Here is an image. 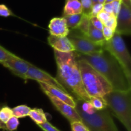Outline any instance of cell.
<instances>
[{"label": "cell", "instance_id": "1", "mask_svg": "<svg viewBox=\"0 0 131 131\" xmlns=\"http://www.w3.org/2000/svg\"><path fill=\"white\" fill-rule=\"evenodd\" d=\"M54 53L57 66L56 79L75 99L88 102L90 97L83 85L76 52L65 53L54 51Z\"/></svg>", "mask_w": 131, "mask_h": 131}, {"label": "cell", "instance_id": "2", "mask_svg": "<svg viewBox=\"0 0 131 131\" xmlns=\"http://www.w3.org/2000/svg\"><path fill=\"white\" fill-rule=\"evenodd\" d=\"M77 56L86 61L99 73L115 91H127L131 90V83L117 60L108 52L104 50L100 53L84 55L77 53Z\"/></svg>", "mask_w": 131, "mask_h": 131}, {"label": "cell", "instance_id": "3", "mask_svg": "<svg viewBox=\"0 0 131 131\" xmlns=\"http://www.w3.org/2000/svg\"><path fill=\"white\" fill-rule=\"evenodd\" d=\"M77 62L84 90L90 97L103 98L113 90L107 81L86 61L77 56Z\"/></svg>", "mask_w": 131, "mask_h": 131}, {"label": "cell", "instance_id": "4", "mask_svg": "<svg viewBox=\"0 0 131 131\" xmlns=\"http://www.w3.org/2000/svg\"><path fill=\"white\" fill-rule=\"evenodd\" d=\"M102 99L110 111L123 124L127 130L131 131V90H112Z\"/></svg>", "mask_w": 131, "mask_h": 131}, {"label": "cell", "instance_id": "5", "mask_svg": "<svg viewBox=\"0 0 131 131\" xmlns=\"http://www.w3.org/2000/svg\"><path fill=\"white\" fill-rule=\"evenodd\" d=\"M75 109L90 131H119L107 107L101 110L93 109L88 113L77 107Z\"/></svg>", "mask_w": 131, "mask_h": 131}, {"label": "cell", "instance_id": "6", "mask_svg": "<svg viewBox=\"0 0 131 131\" xmlns=\"http://www.w3.org/2000/svg\"><path fill=\"white\" fill-rule=\"evenodd\" d=\"M103 48L117 60L131 83V56L121 35L115 33L110 40L104 43Z\"/></svg>", "mask_w": 131, "mask_h": 131}, {"label": "cell", "instance_id": "7", "mask_svg": "<svg viewBox=\"0 0 131 131\" xmlns=\"http://www.w3.org/2000/svg\"><path fill=\"white\" fill-rule=\"evenodd\" d=\"M67 38L73 45L77 53L93 55L104 51L103 46L92 42L86 35H84L78 29H70Z\"/></svg>", "mask_w": 131, "mask_h": 131}, {"label": "cell", "instance_id": "8", "mask_svg": "<svg viewBox=\"0 0 131 131\" xmlns=\"http://www.w3.org/2000/svg\"><path fill=\"white\" fill-rule=\"evenodd\" d=\"M28 79H32V80L36 81L38 83L40 82V83H44L47 85L56 87L68 93L65 88L60 84V82L56 79V78H54L46 71L35 66L31 63H30L26 74V81Z\"/></svg>", "mask_w": 131, "mask_h": 131}, {"label": "cell", "instance_id": "9", "mask_svg": "<svg viewBox=\"0 0 131 131\" xmlns=\"http://www.w3.org/2000/svg\"><path fill=\"white\" fill-rule=\"evenodd\" d=\"M115 33L120 35L129 36L131 34V9L122 3L120 10L116 17Z\"/></svg>", "mask_w": 131, "mask_h": 131}, {"label": "cell", "instance_id": "10", "mask_svg": "<svg viewBox=\"0 0 131 131\" xmlns=\"http://www.w3.org/2000/svg\"><path fill=\"white\" fill-rule=\"evenodd\" d=\"M1 65L8 69L14 75L26 81V74L30 65V63L28 61L15 55Z\"/></svg>", "mask_w": 131, "mask_h": 131}, {"label": "cell", "instance_id": "11", "mask_svg": "<svg viewBox=\"0 0 131 131\" xmlns=\"http://www.w3.org/2000/svg\"><path fill=\"white\" fill-rule=\"evenodd\" d=\"M38 84H39L41 90L43 91V92L46 95H51L52 97H55L57 99L60 100V101L66 103L67 104L70 106L71 107L75 108V99L72 96L70 95L69 93L64 92V91L60 89V88L52 86L47 85V84H44V83L38 82Z\"/></svg>", "mask_w": 131, "mask_h": 131}, {"label": "cell", "instance_id": "12", "mask_svg": "<svg viewBox=\"0 0 131 131\" xmlns=\"http://www.w3.org/2000/svg\"><path fill=\"white\" fill-rule=\"evenodd\" d=\"M55 108L64 116L66 118L70 123L76 121H81V118L74 107H71L65 102L57 99L55 97L51 95H47Z\"/></svg>", "mask_w": 131, "mask_h": 131}, {"label": "cell", "instance_id": "13", "mask_svg": "<svg viewBox=\"0 0 131 131\" xmlns=\"http://www.w3.org/2000/svg\"><path fill=\"white\" fill-rule=\"evenodd\" d=\"M47 42L54 49V51L65 53L75 51L74 46L67 37L49 35L47 38Z\"/></svg>", "mask_w": 131, "mask_h": 131}, {"label": "cell", "instance_id": "14", "mask_svg": "<svg viewBox=\"0 0 131 131\" xmlns=\"http://www.w3.org/2000/svg\"><path fill=\"white\" fill-rule=\"evenodd\" d=\"M50 35L56 37H67L70 29L67 27L65 19L61 17H54L48 25Z\"/></svg>", "mask_w": 131, "mask_h": 131}, {"label": "cell", "instance_id": "15", "mask_svg": "<svg viewBox=\"0 0 131 131\" xmlns=\"http://www.w3.org/2000/svg\"><path fill=\"white\" fill-rule=\"evenodd\" d=\"M83 13V8L79 0H66L63 15H70Z\"/></svg>", "mask_w": 131, "mask_h": 131}, {"label": "cell", "instance_id": "16", "mask_svg": "<svg viewBox=\"0 0 131 131\" xmlns=\"http://www.w3.org/2000/svg\"><path fill=\"white\" fill-rule=\"evenodd\" d=\"M87 37L92 42L97 43V44L100 45V46H103L104 43L106 42L102 31L99 30L98 29L95 28L92 24L91 22L90 23V27L89 29H88V34H87Z\"/></svg>", "mask_w": 131, "mask_h": 131}, {"label": "cell", "instance_id": "17", "mask_svg": "<svg viewBox=\"0 0 131 131\" xmlns=\"http://www.w3.org/2000/svg\"><path fill=\"white\" fill-rule=\"evenodd\" d=\"M28 116L37 124V125L46 122L47 116L42 109L34 108L31 109L29 111Z\"/></svg>", "mask_w": 131, "mask_h": 131}, {"label": "cell", "instance_id": "18", "mask_svg": "<svg viewBox=\"0 0 131 131\" xmlns=\"http://www.w3.org/2000/svg\"><path fill=\"white\" fill-rule=\"evenodd\" d=\"M63 17L65 19L67 27L69 29H75L80 23L83 17V13L79 14H74L70 15H63Z\"/></svg>", "mask_w": 131, "mask_h": 131}, {"label": "cell", "instance_id": "19", "mask_svg": "<svg viewBox=\"0 0 131 131\" xmlns=\"http://www.w3.org/2000/svg\"><path fill=\"white\" fill-rule=\"evenodd\" d=\"M13 112V116L17 118H22L28 116L29 111L31 108L26 105H19L12 109Z\"/></svg>", "mask_w": 131, "mask_h": 131}, {"label": "cell", "instance_id": "20", "mask_svg": "<svg viewBox=\"0 0 131 131\" xmlns=\"http://www.w3.org/2000/svg\"><path fill=\"white\" fill-rule=\"evenodd\" d=\"M90 17L83 14V17H82L81 20L76 29H78L81 33L87 36L90 27Z\"/></svg>", "mask_w": 131, "mask_h": 131}, {"label": "cell", "instance_id": "21", "mask_svg": "<svg viewBox=\"0 0 131 131\" xmlns=\"http://www.w3.org/2000/svg\"><path fill=\"white\" fill-rule=\"evenodd\" d=\"M88 102H90L93 109L96 110H101L107 107L106 102L102 98L97 97H90Z\"/></svg>", "mask_w": 131, "mask_h": 131}, {"label": "cell", "instance_id": "22", "mask_svg": "<svg viewBox=\"0 0 131 131\" xmlns=\"http://www.w3.org/2000/svg\"><path fill=\"white\" fill-rule=\"evenodd\" d=\"M12 116V110L8 106H4L0 109V122L3 124H6Z\"/></svg>", "mask_w": 131, "mask_h": 131}, {"label": "cell", "instance_id": "23", "mask_svg": "<svg viewBox=\"0 0 131 131\" xmlns=\"http://www.w3.org/2000/svg\"><path fill=\"white\" fill-rule=\"evenodd\" d=\"M20 124L19 118L13 116L5 124L6 131H15Z\"/></svg>", "mask_w": 131, "mask_h": 131}, {"label": "cell", "instance_id": "24", "mask_svg": "<svg viewBox=\"0 0 131 131\" xmlns=\"http://www.w3.org/2000/svg\"><path fill=\"white\" fill-rule=\"evenodd\" d=\"M14 53L9 51L8 50L6 49L5 47L0 45V64L5 62V61L8 60V59L11 58L12 57L15 56Z\"/></svg>", "mask_w": 131, "mask_h": 131}, {"label": "cell", "instance_id": "25", "mask_svg": "<svg viewBox=\"0 0 131 131\" xmlns=\"http://www.w3.org/2000/svg\"><path fill=\"white\" fill-rule=\"evenodd\" d=\"M80 1L83 8V14L90 17L91 9L93 5L92 0H80Z\"/></svg>", "mask_w": 131, "mask_h": 131}, {"label": "cell", "instance_id": "26", "mask_svg": "<svg viewBox=\"0 0 131 131\" xmlns=\"http://www.w3.org/2000/svg\"><path fill=\"white\" fill-rule=\"evenodd\" d=\"M72 131H90L86 126L81 121L70 123Z\"/></svg>", "mask_w": 131, "mask_h": 131}, {"label": "cell", "instance_id": "27", "mask_svg": "<svg viewBox=\"0 0 131 131\" xmlns=\"http://www.w3.org/2000/svg\"><path fill=\"white\" fill-rule=\"evenodd\" d=\"M102 31L104 36V38L106 42L110 40L113 37L114 35H115V30H113V29L108 28V27L107 26H104Z\"/></svg>", "mask_w": 131, "mask_h": 131}, {"label": "cell", "instance_id": "28", "mask_svg": "<svg viewBox=\"0 0 131 131\" xmlns=\"http://www.w3.org/2000/svg\"><path fill=\"white\" fill-rule=\"evenodd\" d=\"M15 15L8 6L4 4H0V16L3 17H8Z\"/></svg>", "mask_w": 131, "mask_h": 131}, {"label": "cell", "instance_id": "29", "mask_svg": "<svg viewBox=\"0 0 131 131\" xmlns=\"http://www.w3.org/2000/svg\"><path fill=\"white\" fill-rule=\"evenodd\" d=\"M103 6L104 4L99 3L93 4L91 9L90 17H97V15L103 10Z\"/></svg>", "mask_w": 131, "mask_h": 131}, {"label": "cell", "instance_id": "30", "mask_svg": "<svg viewBox=\"0 0 131 131\" xmlns=\"http://www.w3.org/2000/svg\"><path fill=\"white\" fill-rule=\"evenodd\" d=\"M111 15H112V14H108V13L106 12H104L102 10V12H100L99 14L97 15V17L98 18L99 20L102 23V24H103V25H104V24H106L107 21H108V20L110 19V18L111 17Z\"/></svg>", "mask_w": 131, "mask_h": 131}, {"label": "cell", "instance_id": "31", "mask_svg": "<svg viewBox=\"0 0 131 131\" xmlns=\"http://www.w3.org/2000/svg\"><path fill=\"white\" fill-rule=\"evenodd\" d=\"M38 126L43 131H60L56 127L52 125L51 123L47 121L43 124L38 125Z\"/></svg>", "mask_w": 131, "mask_h": 131}, {"label": "cell", "instance_id": "32", "mask_svg": "<svg viewBox=\"0 0 131 131\" xmlns=\"http://www.w3.org/2000/svg\"><path fill=\"white\" fill-rule=\"evenodd\" d=\"M116 24H117L116 17L113 15V14H112L111 17H110V19L108 20V21H107L104 26L111 28V29H113V30L115 31L116 28Z\"/></svg>", "mask_w": 131, "mask_h": 131}, {"label": "cell", "instance_id": "33", "mask_svg": "<svg viewBox=\"0 0 131 131\" xmlns=\"http://www.w3.org/2000/svg\"><path fill=\"white\" fill-rule=\"evenodd\" d=\"M90 22L92 25L95 28L98 29L99 30L102 31L104 25L100 21L97 17H90Z\"/></svg>", "mask_w": 131, "mask_h": 131}, {"label": "cell", "instance_id": "34", "mask_svg": "<svg viewBox=\"0 0 131 131\" xmlns=\"http://www.w3.org/2000/svg\"><path fill=\"white\" fill-rule=\"evenodd\" d=\"M122 0H115V1L111 2L113 6V15L115 17H117L119 12L120 10V6H121Z\"/></svg>", "mask_w": 131, "mask_h": 131}, {"label": "cell", "instance_id": "35", "mask_svg": "<svg viewBox=\"0 0 131 131\" xmlns=\"http://www.w3.org/2000/svg\"><path fill=\"white\" fill-rule=\"evenodd\" d=\"M103 11L108 13L110 14H113V6L111 3H107L104 4Z\"/></svg>", "mask_w": 131, "mask_h": 131}, {"label": "cell", "instance_id": "36", "mask_svg": "<svg viewBox=\"0 0 131 131\" xmlns=\"http://www.w3.org/2000/svg\"><path fill=\"white\" fill-rule=\"evenodd\" d=\"M0 129H3L4 130H6V127H5V124H3L0 122Z\"/></svg>", "mask_w": 131, "mask_h": 131}, {"label": "cell", "instance_id": "37", "mask_svg": "<svg viewBox=\"0 0 131 131\" xmlns=\"http://www.w3.org/2000/svg\"><path fill=\"white\" fill-rule=\"evenodd\" d=\"M114 1H115V0H105L104 3H111Z\"/></svg>", "mask_w": 131, "mask_h": 131}, {"label": "cell", "instance_id": "38", "mask_svg": "<svg viewBox=\"0 0 131 131\" xmlns=\"http://www.w3.org/2000/svg\"><path fill=\"white\" fill-rule=\"evenodd\" d=\"M105 0H98V3L101 4H104Z\"/></svg>", "mask_w": 131, "mask_h": 131}, {"label": "cell", "instance_id": "39", "mask_svg": "<svg viewBox=\"0 0 131 131\" xmlns=\"http://www.w3.org/2000/svg\"><path fill=\"white\" fill-rule=\"evenodd\" d=\"M92 3H93V4H95V3H98V0H92Z\"/></svg>", "mask_w": 131, "mask_h": 131}, {"label": "cell", "instance_id": "40", "mask_svg": "<svg viewBox=\"0 0 131 131\" xmlns=\"http://www.w3.org/2000/svg\"><path fill=\"white\" fill-rule=\"evenodd\" d=\"M79 1H80V0H79Z\"/></svg>", "mask_w": 131, "mask_h": 131}]
</instances>
